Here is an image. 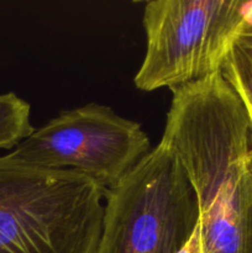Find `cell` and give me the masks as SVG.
<instances>
[{
	"label": "cell",
	"instance_id": "cell-1",
	"mask_svg": "<svg viewBox=\"0 0 252 253\" xmlns=\"http://www.w3.org/2000/svg\"><path fill=\"white\" fill-rule=\"evenodd\" d=\"M170 91L160 142L197 195L188 253H252V128L244 105L221 71Z\"/></svg>",
	"mask_w": 252,
	"mask_h": 253
},
{
	"label": "cell",
	"instance_id": "cell-2",
	"mask_svg": "<svg viewBox=\"0 0 252 253\" xmlns=\"http://www.w3.org/2000/svg\"><path fill=\"white\" fill-rule=\"evenodd\" d=\"M105 189L76 170L0 157V253H96Z\"/></svg>",
	"mask_w": 252,
	"mask_h": 253
},
{
	"label": "cell",
	"instance_id": "cell-9",
	"mask_svg": "<svg viewBox=\"0 0 252 253\" xmlns=\"http://www.w3.org/2000/svg\"><path fill=\"white\" fill-rule=\"evenodd\" d=\"M187 247H188V246H187ZM182 253H188V249H185V250H184V251H183Z\"/></svg>",
	"mask_w": 252,
	"mask_h": 253
},
{
	"label": "cell",
	"instance_id": "cell-4",
	"mask_svg": "<svg viewBox=\"0 0 252 253\" xmlns=\"http://www.w3.org/2000/svg\"><path fill=\"white\" fill-rule=\"evenodd\" d=\"M239 0H153L143 9L146 53L133 78L142 91L173 89L221 71L245 25Z\"/></svg>",
	"mask_w": 252,
	"mask_h": 253
},
{
	"label": "cell",
	"instance_id": "cell-5",
	"mask_svg": "<svg viewBox=\"0 0 252 253\" xmlns=\"http://www.w3.org/2000/svg\"><path fill=\"white\" fill-rule=\"evenodd\" d=\"M150 147L140 124L109 106L91 103L62 111L35 128L11 153L40 167L76 170L106 190L147 155Z\"/></svg>",
	"mask_w": 252,
	"mask_h": 253
},
{
	"label": "cell",
	"instance_id": "cell-7",
	"mask_svg": "<svg viewBox=\"0 0 252 253\" xmlns=\"http://www.w3.org/2000/svg\"><path fill=\"white\" fill-rule=\"evenodd\" d=\"M30 104L15 93L0 94V148L17 147L35 131Z\"/></svg>",
	"mask_w": 252,
	"mask_h": 253
},
{
	"label": "cell",
	"instance_id": "cell-6",
	"mask_svg": "<svg viewBox=\"0 0 252 253\" xmlns=\"http://www.w3.org/2000/svg\"><path fill=\"white\" fill-rule=\"evenodd\" d=\"M221 74L244 105L252 128V26L237 32L221 66Z\"/></svg>",
	"mask_w": 252,
	"mask_h": 253
},
{
	"label": "cell",
	"instance_id": "cell-8",
	"mask_svg": "<svg viewBox=\"0 0 252 253\" xmlns=\"http://www.w3.org/2000/svg\"><path fill=\"white\" fill-rule=\"evenodd\" d=\"M242 14H244L245 24L252 26V1H244Z\"/></svg>",
	"mask_w": 252,
	"mask_h": 253
},
{
	"label": "cell",
	"instance_id": "cell-3",
	"mask_svg": "<svg viewBox=\"0 0 252 253\" xmlns=\"http://www.w3.org/2000/svg\"><path fill=\"white\" fill-rule=\"evenodd\" d=\"M198 221L194 189L160 142L106 189L96 253H182Z\"/></svg>",
	"mask_w": 252,
	"mask_h": 253
}]
</instances>
